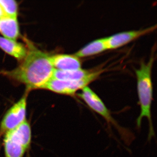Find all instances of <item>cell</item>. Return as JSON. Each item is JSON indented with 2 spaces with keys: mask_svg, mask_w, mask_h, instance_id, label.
<instances>
[{
  "mask_svg": "<svg viewBox=\"0 0 157 157\" xmlns=\"http://www.w3.org/2000/svg\"><path fill=\"white\" fill-rule=\"evenodd\" d=\"M156 28V25L144 29L128 31L118 33L106 38L108 49L118 48L137 39L144 34L148 33Z\"/></svg>",
  "mask_w": 157,
  "mask_h": 157,
  "instance_id": "obj_7",
  "label": "cell"
},
{
  "mask_svg": "<svg viewBox=\"0 0 157 157\" xmlns=\"http://www.w3.org/2000/svg\"><path fill=\"white\" fill-rule=\"evenodd\" d=\"M108 49L106 38L96 39L86 45L74 55L78 57L90 56Z\"/></svg>",
  "mask_w": 157,
  "mask_h": 157,
  "instance_id": "obj_12",
  "label": "cell"
},
{
  "mask_svg": "<svg viewBox=\"0 0 157 157\" xmlns=\"http://www.w3.org/2000/svg\"><path fill=\"white\" fill-rule=\"evenodd\" d=\"M81 90L78 96L84 101L88 107L102 117L106 121L108 125L115 128L125 143L127 144L131 143L134 139V135L128 129L119 124L101 98L88 86L83 88Z\"/></svg>",
  "mask_w": 157,
  "mask_h": 157,
  "instance_id": "obj_4",
  "label": "cell"
},
{
  "mask_svg": "<svg viewBox=\"0 0 157 157\" xmlns=\"http://www.w3.org/2000/svg\"><path fill=\"white\" fill-rule=\"evenodd\" d=\"M101 74L99 73L89 78L76 81L52 78L42 86L41 89L48 90L60 94L74 96L77 91L88 86V85L95 80Z\"/></svg>",
  "mask_w": 157,
  "mask_h": 157,
  "instance_id": "obj_6",
  "label": "cell"
},
{
  "mask_svg": "<svg viewBox=\"0 0 157 157\" xmlns=\"http://www.w3.org/2000/svg\"><path fill=\"white\" fill-rule=\"evenodd\" d=\"M101 73L102 70L92 71L83 70L81 68L70 71H62L55 69L52 78L60 80L76 81L88 78Z\"/></svg>",
  "mask_w": 157,
  "mask_h": 157,
  "instance_id": "obj_9",
  "label": "cell"
},
{
  "mask_svg": "<svg viewBox=\"0 0 157 157\" xmlns=\"http://www.w3.org/2000/svg\"><path fill=\"white\" fill-rule=\"evenodd\" d=\"M5 16H6V15H5V13H4V11H3L2 6L0 5V19L2 18L3 17Z\"/></svg>",
  "mask_w": 157,
  "mask_h": 157,
  "instance_id": "obj_14",
  "label": "cell"
},
{
  "mask_svg": "<svg viewBox=\"0 0 157 157\" xmlns=\"http://www.w3.org/2000/svg\"><path fill=\"white\" fill-rule=\"evenodd\" d=\"M0 48L18 60L22 61L27 54V48L22 44L0 37Z\"/></svg>",
  "mask_w": 157,
  "mask_h": 157,
  "instance_id": "obj_10",
  "label": "cell"
},
{
  "mask_svg": "<svg viewBox=\"0 0 157 157\" xmlns=\"http://www.w3.org/2000/svg\"><path fill=\"white\" fill-rule=\"evenodd\" d=\"M154 58L151 57L147 63L142 62L140 68L136 70L137 78V90L140 113L136 122L138 128L141 126L142 119L146 118L149 123L148 140L155 136L154 129L152 120L151 105L153 101V86L151 73Z\"/></svg>",
  "mask_w": 157,
  "mask_h": 157,
  "instance_id": "obj_2",
  "label": "cell"
},
{
  "mask_svg": "<svg viewBox=\"0 0 157 157\" xmlns=\"http://www.w3.org/2000/svg\"><path fill=\"white\" fill-rule=\"evenodd\" d=\"M0 32L5 38L15 41L20 35L17 18L5 16L0 19Z\"/></svg>",
  "mask_w": 157,
  "mask_h": 157,
  "instance_id": "obj_11",
  "label": "cell"
},
{
  "mask_svg": "<svg viewBox=\"0 0 157 157\" xmlns=\"http://www.w3.org/2000/svg\"><path fill=\"white\" fill-rule=\"evenodd\" d=\"M3 144L6 157H23L30 147L32 130L26 120L4 135Z\"/></svg>",
  "mask_w": 157,
  "mask_h": 157,
  "instance_id": "obj_3",
  "label": "cell"
},
{
  "mask_svg": "<svg viewBox=\"0 0 157 157\" xmlns=\"http://www.w3.org/2000/svg\"><path fill=\"white\" fill-rule=\"evenodd\" d=\"M0 5L6 16L17 18L18 6L16 1L13 0H0Z\"/></svg>",
  "mask_w": 157,
  "mask_h": 157,
  "instance_id": "obj_13",
  "label": "cell"
},
{
  "mask_svg": "<svg viewBox=\"0 0 157 157\" xmlns=\"http://www.w3.org/2000/svg\"><path fill=\"white\" fill-rule=\"evenodd\" d=\"M27 91L20 99L11 106L4 115L0 124V137L26 120Z\"/></svg>",
  "mask_w": 157,
  "mask_h": 157,
  "instance_id": "obj_5",
  "label": "cell"
},
{
  "mask_svg": "<svg viewBox=\"0 0 157 157\" xmlns=\"http://www.w3.org/2000/svg\"><path fill=\"white\" fill-rule=\"evenodd\" d=\"M26 56L18 67L11 71H3V74L11 79L25 85L28 91L41 89L52 78L55 68L50 56L39 50L27 41Z\"/></svg>",
  "mask_w": 157,
  "mask_h": 157,
  "instance_id": "obj_1",
  "label": "cell"
},
{
  "mask_svg": "<svg viewBox=\"0 0 157 157\" xmlns=\"http://www.w3.org/2000/svg\"><path fill=\"white\" fill-rule=\"evenodd\" d=\"M49 59L52 64L56 70L70 71L81 68V61L74 54H56L50 56Z\"/></svg>",
  "mask_w": 157,
  "mask_h": 157,
  "instance_id": "obj_8",
  "label": "cell"
}]
</instances>
